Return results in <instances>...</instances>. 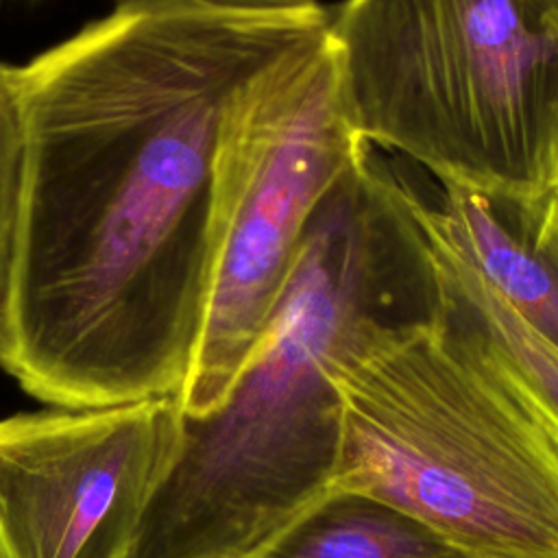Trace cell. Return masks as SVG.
<instances>
[{
	"mask_svg": "<svg viewBox=\"0 0 558 558\" xmlns=\"http://www.w3.org/2000/svg\"><path fill=\"white\" fill-rule=\"evenodd\" d=\"M288 17L116 9L20 68L26 214L7 366L65 410L179 397L211 257L233 94L323 31Z\"/></svg>",
	"mask_w": 558,
	"mask_h": 558,
	"instance_id": "1",
	"label": "cell"
},
{
	"mask_svg": "<svg viewBox=\"0 0 558 558\" xmlns=\"http://www.w3.org/2000/svg\"><path fill=\"white\" fill-rule=\"evenodd\" d=\"M438 312L418 194L366 153L310 218L225 401L201 418L183 414L131 558H257L331 493L342 368Z\"/></svg>",
	"mask_w": 558,
	"mask_h": 558,
	"instance_id": "2",
	"label": "cell"
},
{
	"mask_svg": "<svg viewBox=\"0 0 558 558\" xmlns=\"http://www.w3.org/2000/svg\"><path fill=\"white\" fill-rule=\"evenodd\" d=\"M333 490L488 558H558V429L440 316L353 357Z\"/></svg>",
	"mask_w": 558,
	"mask_h": 558,
	"instance_id": "3",
	"label": "cell"
},
{
	"mask_svg": "<svg viewBox=\"0 0 558 558\" xmlns=\"http://www.w3.org/2000/svg\"><path fill=\"white\" fill-rule=\"evenodd\" d=\"M349 126L440 185L558 177V0H342L325 28Z\"/></svg>",
	"mask_w": 558,
	"mask_h": 558,
	"instance_id": "4",
	"label": "cell"
},
{
	"mask_svg": "<svg viewBox=\"0 0 558 558\" xmlns=\"http://www.w3.org/2000/svg\"><path fill=\"white\" fill-rule=\"evenodd\" d=\"M325 28L255 72L225 111L203 327L179 395L185 416H207L225 401L310 218L368 150L344 118Z\"/></svg>",
	"mask_w": 558,
	"mask_h": 558,
	"instance_id": "5",
	"label": "cell"
},
{
	"mask_svg": "<svg viewBox=\"0 0 558 558\" xmlns=\"http://www.w3.org/2000/svg\"><path fill=\"white\" fill-rule=\"evenodd\" d=\"M181 432L179 397L0 418V556L131 558Z\"/></svg>",
	"mask_w": 558,
	"mask_h": 558,
	"instance_id": "6",
	"label": "cell"
},
{
	"mask_svg": "<svg viewBox=\"0 0 558 558\" xmlns=\"http://www.w3.org/2000/svg\"><path fill=\"white\" fill-rule=\"evenodd\" d=\"M432 231L525 325L558 349V201L440 185L423 196Z\"/></svg>",
	"mask_w": 558,
	"mask_h": 558,
	"instance_id": "7",
	"label": "cell"
},
{
	"mask_svg": "<svg viewBox=\"0 0 558 558\" xmlns=\"http://www.w3.org/2000/svg\"><path fill=\"white\" fill-rule=\"evenodd\" d=\"M425 227L438 270L440 320L462 333L558 429V349L488 290L466 262L432 231L427 220Z\"/></svg>",
	"mask_w": 558,
	"mask_h": 558,
	"instance_id": "8",
	"label": "cell"
},
{
	"mask_svg": "<svg viewBox=\"0 0 558 558\" xmlns=\"http://www.w3.org/2000/svg\"><path fill=\"white\" fill-rule=\"evenodd\" d=\"M257 558H488L379 499L333 490Z\"/></svg>",
	"mask_w": 558,
	"mask_h": 558,
	"instance_id": "9",
	"label": "cell"
},
{
	"mask_svg": "<svg viewBox=\"0 0 558 558\" xmlns=\"http://www.w3.org/2000/svg\"><path fill=\"white\" fill-rule=\"evenodd\" d=\"M26 214V124L20 68L0 63V366L15 344V294Z\"/></svg>",
	"mask_w": 558,
	"mask_h": 558,
	"instance_id": "10",
	"label": "cell"
},
{
	"mask_svg": "<svg viewBox=\"0 0 558 558\" xmlns=\"http://www.w3.org/2000/svg\"><path fill=\"white\" fill-rule=\"evenodd\" d=\"M116 9L288 17L316 13L323 9V4H318L316 0H116Z\"/></svg>",
	"mask_w": 558,
	"mask_h": 558,
	"instance_id": "11",
	"label": "cell"
},
{
	"mask_svg": "<svg viewBox=\"0 0 558 558\" xmlns=\"http://www.w3.org/2000/svg\"><path fill=\"white\" fill-rule=\"evenodd\" d=\"M551 192H554V196H556V201H558V177H556L554 183H551Z\"/></svg>",
	"mask_w": 558,
	"mask_h": 558,
	"instance_id": "12",
	"label": "cell"
},
{
	"mask_svg": "<svg viewBox=\"0 0 558 558\" xmlns=\"http://www.w3.org/2000/svg\"><path fill=\"white\" fill-rule=\"evenodd\" d=\"M0 558H2V556H0Z\"/></svg>",
	"mask_w": 558,
	"mask_h": 558,
	"instance_id": "13",
	"label": "cell"
}]
</instances>
